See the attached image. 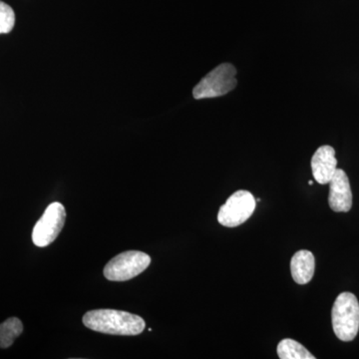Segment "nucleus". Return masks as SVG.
<instances>
[{"label": "nucleus", "instance_id": "nucleus-9", "mask_svg": "<svg viewBox=\"0 0 359 359\" xmlns=\"http://www.w3.org/2000/svg\"><path fill=\"white\" fill-rule=\"evenodd\" d=\"M316 259L313 252L302 250L295 252L290 261V271L295 283L306 285L313 278Z\"/></svg>", "mask_w": 359, "mask_h": 359}, {"label": "nucleus", "instance_id": "nucleus-13", "mask_svg": "<svg viewBox=\"0 0 359 359\" xmlns=\"http://www.w3.org/2000/svg\"><path fill=\"white\" fill-rule=\"evenodd\" d=\"M309 185H313V181H309Z\"/></svg>", "mask_w": 359, "mask_h": 359}, {"label": "nucleus", "instance_id": "nucleus-6", "mask_svg": "<svg viewBox=\"0 0 359 359\" xmlns=\"http://www.w3.org/2000/svg\"><path fill=\"white\" fill-rule=\"evenodd\" d=\"M65 205L58 202L52 203L45 210L43 216L35 224L32 241L40 248L47 247L57 238L65 224Z\"/></svg>", "mask_w": 359, "mask_h": 359}, {"label": "nucleus", "instance_id": "nucleus-2", "mask_svg": "<svg viewBox=\"0 0 359 359\" xmlns=\"http://www.w3.org/2000/svg\"><path fill=\"white\" fill-rule=\"evenodd\" d=\"M332 327L337 339L351 341L359 330V302L351 292H342L335 299L332 311Z\"/></svg>", "mask_w": 359, "mask_h": 359}, {"label": "nucleus", "instance_id": "nucleus-8", "mask_svg": "<svg viewBox=\"0 0 359 359\" xmlns=\"http://www.w3.org/2000/svg\"><path fill=\"white\" fill-rule=\"evenodd\" d=\"M311 165L314 180L320 185H327L337 169L334 149L332 146H321L311 158Z\"/></svg>", "mask_w": 359, "mask_h": 359}, {"label": "nucleus", "instance_id": "nucleus-4", "mask_svg": "<svg viewBox=\"0 0 359 359\" xmlns=\"http://www.w3.org/2000/svg\"><path fill=\"white\" fill-rule=\"evenodd\" d=\"M151 264L149 255L139 250L122 252L106 264L104 276L111 282H126L140 275Z\"/></svg>", "mask_w": 359, "mask_h": 359}, {"label": "nucleus", "instance_id": "nucleus-12", "mask_svg": "<svg viewBox=\"0 0 359 359\" xmlns=\"http://www.w3.org/2000/svg\"><path fill=\"white\" fill-rule=\"evenodd\" d=\"M15 13L8 4L0 1V34H6L13 29Z\"/></svg>", "mask_w": 359, "mask_h": 359}, {"label": "nucleus", "instance_id": "nucleus-1", "mask_svg": "<svg viewBox=\"0 0 359 359\" xmlns=\"http://www.w3.org/2000/svg\"><path fill=\"white\" fill-rule=\"evenodd\" d=\"M85 327L101 334L138 335L145 330V320L137 314L115 309H95L84 314Z\"/></svg>", "mask_w": 359, "mask_h": 359}, {"label": "nucleus", "instance_id": "nucleus-7", "mask_svg": "<svg viewBox=\"0 0 359 359\" xmlns=\"http://www.w3.org/2000/svg\"><path fill=\"white\" fill-rule=\"evenodd\" d=\"M328 184H330L328 204L332 211L348 212L353 207V193H351V184L346 172L341 169H337L334 177Z\"/></svg>", "mask_w": 359, "mask_h": 359}, {"label": "nucleus", "instance_id": "nucleus-10", "mask_svg": "<svg viewBox=\"0 0 359 359\" xmlns=\"http://www.w3.org/2000/svg\"><path fill=\"white\" fill-rule=\"evenodd\" d=\"M278 355L280 359L316 358L302 344L290 339H283L278 344Z\"/></svg>", "mask_w": 359, "mask_h": 359}, {"label": "nucleus", "instance_id": "nucleus-5", "mask_svg": "<svg viewBox=\"0 0 359 359\" xmlns=\"http://www.w3.org/2000/svg\"><path fill=\"white\" fill-rule=\"evenodd\" d=\"M256 207V199L252 193L245 190L238 191L219 209V223L228 228L240 226L252 217Z\"/></svg>", "mask_w": 359, "mask_h": 359}, {"label": "nucleus", "instance_id": "nucleus-3", "mask_svg": "<svg viewBox=\"0 0 359 359\" xmlns=\"http://www.w3.org/2000/svg\"><path fill=\"white\" fill-rule=\"evenodd\" d=\"M237 69L230 63L217 66L211 72L194 87L193 96L196 100L216 98L230 93L238 84Z\"/></svg>", "mask_w": 359, "mask_h": 359}, {"label": "nucleus", "instance_id": "nucleus-11", "mask_svg": "<svg viewBox=\"0 0 359 359\" xmlns=\"http://www.w3.org/2000/svg\"><path fill=\"white\" fill-rule=\"evenodd\" d=\"M23 332V325L18 318H11L0 325V348H8Z\"/></svg>", "mask_w": 359, "mask_h": 359}]
</instances>
